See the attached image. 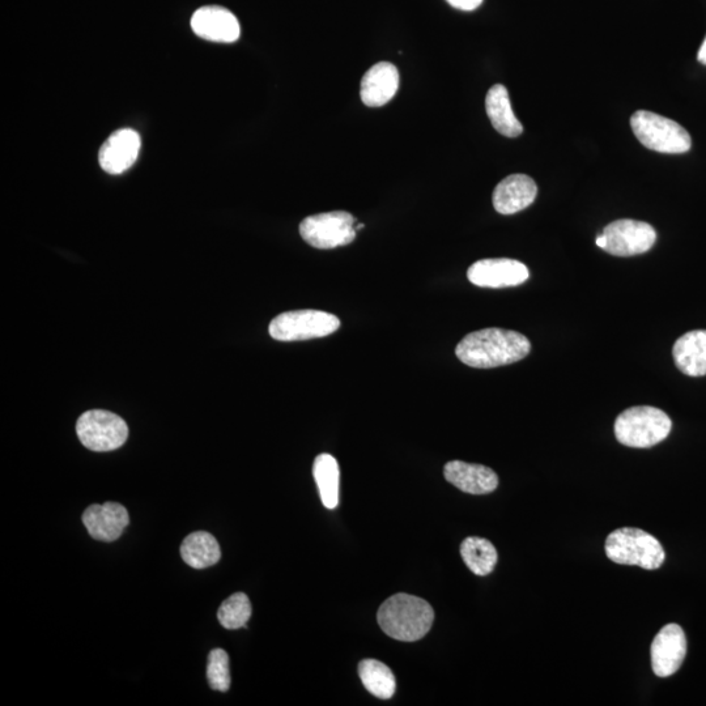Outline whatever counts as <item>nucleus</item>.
I'll list each match as a JSON object with an SVG mask.
<instances>
[{
	"label": "nucleus",
	"instance_id": "nucleus-5",
	"mask_svg": "<svg viewBox=\"0 0 706 706\" xmlns=\"http://www.w3.org/2000/svg\"><path fill=\"white\" fill-rule=\"evenodd\" d=\"M633 134L640 140L642 146L659 153H686L691 150L690 134L673 119L659 114L639 110L631 118Z\"/></svg>",
	"mask_w": 706,
	"mask_h": 706
},
{
	"label": "nucleus",
	"instance_id": "nucleus-17",
	"mask_svg": "<svg viewBox=\"0 0 706 706\" xmlns=\"http://www.w3.org/2000/svg\"><path fill=\"white\" fill-rule=\"evenodd\" d=\"M399 88L398 68L380 62L369 68L361 80L360 96L369 108H380L393 100Z\"/></svg>",
	"mask_w": 706,
	"mask_h": 706
},
{
	"label": "nucleus",
	"instance_id": "nucleus-7",
	"mask_svg": "<svg viewBox=\"0 0 706 706\" xmlns=\"http://www.w3.org/2000/svg\"><path fill=\"white\" fill-rule=\"evenodd\" d=\"M76 433L85 448L92 452H112L125 444L129 427L113 412L92 410L80 416Z\"/></svg>",
	"mask_w": 706,
	"mask_h": 706
},
{
	"label": "nucleus",
	"instance_id": "nucleus-12",
	"mask_svg": "<svg viewBox=\"0 0 706 706\" xmlns=\"http://www.w3.org/2000/svg\"><path fill=\"white\" fill-rule=\"evenodd\" d=\"M191 28L204 40L221 44L236 42L241 33L237 17L227 8L220 6L199 8L191 17Z\"/></svg>",
	"mask_w": 706,
	"mask_h": 706
},
{
	"label": "nucleus",
	"instance_id": "nucleus-15",
	"mask_svg": "<svg viewBox=\"0 0 706 706\" xmlns=\"http://www.w3.org/2000/svg\"><path fill=\"white\" fill-rule=\"evenodd\" d=\"M537 194L538 187L533 178L526 174H512L493 191V207L501 215H514L531 206Z\"/></svg>",
	"mask_w": 706,
	"mask_h": 706
},
{
	"label": "nucleus",
	"instance_id": "nucleus-19",
	"mask_svg": "<svg viewBox=\"0 0 706 706\" xmlns=\"http://www.w3.org/2000/svg\"><path fill=\"white\" fill-rule=\"evenodd\" d=\"M486 109L492 126L501 135L517 138L523 133V126L514 116L508 89L504 85L496 84L489 89L486 97Z\"/></svg>",
	"mask_w": 706,
	"mask_h": 706
},
{
	"label": "nucleus",
	"instance_id": "nucleus-2",
	"mask_svg": "<svg viewBox=\"0 0 706 706\" xmlns=\"http://www.w3.org/2000/svg\"><path fill=\"white\" fill-rule=\"evenodd\" d=\"M377 620L391 639L414 642L431 631L435 611L424 599L401 593L382 603Z\"/></svg>",
	"mask_w": 706,
	"mask_h": 706
},
{
	"label": "nucleus",
	"instance_id": "nucleus-18",
	"mask_svg": "<svg viewBox=\"0 0 706 706\" xmlns=\"http://www.w3.org/2000/svg\"><path fill=\"white\" fill-rule=\"evenodd\" d=\"M676 367L690 377L706 376V330H695L676 340L673 348Z\"/></svg>",
	"mask_w": 706,
	"mask_h": 706
},
{
	"label": "nucleus",
	"instance_id": "nucleus-9",
	"mask_svg": "<svg viewBox=\"0 0 706 706\" xmlns=\"http://www.w3.org/2000/svg\"><path fill=\"white\" fill-rule=\"evenodd\" d=\"M607 238L606 252L616 257H633L649 252L657 241L652 225L637 220H616L603 231Z\"/></svg>",
	"mask_w": 706,
	"mask_h": 706
},
{
	"label": "nucleus",
	"instance_id": "nucleus-26",
	"mask_svg": "<svg viewBox=\"0 0 706 706\" xmlns=\"http://www.w3.org/2000/svg\"><path fill=\"white\" fill-rule=\"evenodd\" d=\"M450 6L461 11H474L482 6L483 0H446Z\"/></svg>",
	"mask_w": 706,
	"mask_h": 706
},
{
	"label": "nucleus",
	"instance_id": "nucleus-16",
	"mask_svg": "<svg viewBox=\"0 0 706 706\" xmlns=\"http://www.w3.org/2000/svg\"><path fill=\"white\" fill-rule=\"evenodd\" d=\"M445 479L470 495H488L499 487V476L489 467L462 461L446 463Z\"/></svg>",
	"mask_w": 706,
	"mask_h": 706
},
{
	"label": "nucleus",
	"instance_id": "nucleus-1",
	"mask_svg": "<svg viewBox=\"0 0 706 706\" xmlns=\"http://www.w3.org/2000/svg\"><path fill=\"white\" fill-rule=\"evenodd\" d=\"M530 351V340L517 331L484 329L466 335L455 355L471 368L489 369L517 363Z\"/></svg>",
	"mask_w": 706,
	"mask_h": 706
},
{
	"label": "nucleus",
	"instance_id": "nucleus-28",
	"mask_svg": "<svg viewBox=\"0 0 706 706\" xmlns=\"http://www.w3.org/2000/svg\"><path fill=\"white\" fill-rule=\"evenodd\" d=\"M595 242H597V245L599 246V248H601V249H603V250L606 249V246H607V238H606L605 235H599V236L597 237V240H595Z\"/></svg>",
	"mask_w": 706,
	"mask_h": 706
},
{
	"label": "nucleus",
	"instance_id": "nucleus-8",
	"mask_svg": "<svg viewBox=\"0 0 706 706\" xmlns=\"http://www.w3.org/2000/svg\"><path fill=\"white\" fill-rule=\"evenodd\" d=\"M356 219L346 211L308 216L300 224V235L316 249L350 245L356 238Z\"/></svg>",
	"mask_w": 706,
	"mask_h": 706
},
{
	"label": "nucleus",
	"instance_id": "nucleus-10",
	"mask_svg": "<svg viewBox=\"0 0 706 706\" xmlns=\"http://www.w3.org/2000/svg\"><path fill=\"white\" fill-rule=\"evenodd\" d=\"M529 269L516 259H482L467 271L474 286L482 288H509L521 286L529 279Z\"/></svg>",
	"mask_w": 706,
	"mask_h": 706
},
{
	"label": "nucleus",
	"instance_id": "nucleus-6",
	"mask_svg": "<svg viewBox=\"0 0 706 706\" xmlns=\"http://www.w3.org/2000/svg\"><path fill=\"white\" fill-rule=\"evenodd\" d=\"M340 327L334 314L321 310H293L274 318L270 323V335L279 342H296L327 337Z\"/></svg>",
	"mask_w": 706,
	"mask_h": 706
},
{
	"label": "nucleus",
	"instance_id": "nucleus-14",
	"mask_svg": "<svg viewBox=\"0 0 706 706\" xmlns=\"http://www.w3.org/2000/svg\"><path fill=\"white\" fill-rule=\"evenodd\" d=\"M85 529L93 539L114 542L129 526L130 517L125 506L118 503L91 505L83 514Z\"/></svg>",
	"mask_w": 706,
	"mask_h": 706
},
{
	"label": "nucleus",
	"instance_id": "nucleus-22",
	"mask_svg": "<svg viewBox=\"0 0 706 706\" xmlns=\"http://www.w3.org/2000/svg\"><path fill=\"white\" fill-rule=\"evenodd\" d=\"M461 556L467 568L476 576H488L495 569L499 555L489 540L470 537L461 544Z\"/></svg>",
	"mask_w": 706,
	"mask_h": 706
},
{
	"label": "nucleus",
	"instance_id": "nucleus-25",
	"mask_svg": "<svg viewBox=\"0 0 706 706\" xmlns=\"http://www.w3.org/2000/svg\"><path fill=\"white\" fill-rule=\"evenodd\" d=\"M207 679L212 690L227 692L231 687L229 657L223 649H214L208 654Z\"/></svg>",
	"mask_w": 706,
	"mask_h": 706
},
{
	"label": "nucleus",
	"instance_id": "nucleus-23",
	"mask_svg": "<svg viewBox=\"0 0 706 706\" xmlns=\"http://www.w3.org/2000/svg\"><path fill=\"white\" fill-rule=\"evenodd\" d=\"M359 675L364 687L378 699L389 700L394 696L395 676L393 671L376 659H364L359 663Z\"/></svg>",
	"mask_w": 706,
	"mask_h": 706
},
{
	"label": "nucleus",
	"instance_id": "nucleus-13",
	"mask_svg": "<svg viewBox=\"0 0 706 706\" xmlns=\"http://www.w3.org/2000/svg\"><path fill=\"white\" fill-rule=\"evenodd\" d=\"M142 140L131 129L117 130L102 144L99 152L101 168L109 174H122L138 159Z\"/></svg>",
	"mask_w": 706,
	"mask_h": 706
},
{
	"label": "nucleus",
	"instance_id": "nucleus-20",
	"mask_svg": "<svg viewBox=\"0 0 706 706\" xmlns=\"http://www.w3.org/2000/svg\"><path fill=\"white\" fill-rule=\"evenodd\" d=\"M181 556L191 568L204 569L219 563L221 550L214 535L197 531L182 542Z\"/></svg>",
	"mask_w": 706,
	"mask_h": 706
},
{
	"label": "nucleus",
	"instance_id": "nucleus-3",
	"mask_svg": "<svg viewBox=\"0 0 706 706\" xmlns=\"http://www.w3.org/2000/svg\"><path fill=\"white\" fill-rule=\"evenodd\" d=\"M673 421L659 408H628L615 421L616 440L628 448H653L669 437Z\"/></svg>",
	"mask_w": 706,
	"mask_h": 706
},
{
	"label": "nucleus",
	"instance_id": "nucleus-24",
	"mask_svg": "<svg viewBox=\"0 0 706 706\" xmlns=\"http://www.w3.org/2000/svg\"><path fill=\"white\" fill-rule=\"evenodd\" d=\"M252 603L248 595L236 593L221 603L218 619L225 629H240L252 618Z\"/></svg>",
	"mask_w": 706,
	"mask_h": 706
},
{
	"label": "nucleus",
	"instance_id": "nucleus-21",
	"mask_svg": "<svg viewBox=\"0 0 706 706\" xmlns=\"http://www.w3.org/2000/svg\"><path fill=\"white\" fill-rule=\"evenodd\" d=\"M314 480L323 505L327 509H335L339 504V465L337 459L330 454L318 455L313 465Z\"/></svg>",
	"mask_w": 706,
	"mask_h": 706
},
{
	"label": "nucleus",
	"instance_id": "nucleus-11",
	"mask_svg": "<svg viewBox=\"0 0 706 706\" xmlns=\"http://www.w3.org/2000/svg\"><path fill=\"white\" fill-rule=\"evenodd\" d=\"M687 656V639L678 624H667L653 640L650 657L654 674L658 678H669L683 665Z\"/></svg>",
	"mask_w": 706,
	"mask_h": 706
},
{
	"label": "nucleus",
	"instance_id": "nucleus-4",
	"mask_svg": "<svg viewBox=\"0 0 706 706\" xmlns=\"http://www.w3.org/2000/svg\"><path fill=\"white\" fill-rule=\"evenodd\" d=\"M608 559L616 564L635 565L654 571L665 563L662 544L652 534L635 527L612 531L605 544Z\"/></svg>",
	"mask_w": 706,
	"mask_h": 706
},
{
	"label": "nucleus",
	"instance_id": "nucleus-27",
	"mask_svg": "<svg viewBox=\"0 0 706 706\" xmlns=\"http://www.w3.org/2000/svg\"><path fill=\"white\" fill-rule=\"evenodd\" d=\"M697 59H699L700 63H703V65L706 66V37L703 42V45H701V48L699 50V55H697Z\"/></svg>",
	"mask_w": 706,
	"mask_h": 706
}]
</instances>
